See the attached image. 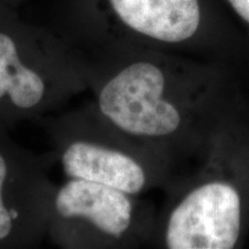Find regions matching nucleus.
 Wrapping results in <instances>:
<instances>
[{
	"label": "nucleus",
	"mask_w": 249,
	"mask_h": 249,
	"mask_svg": "<svg viewBox=\"0 0 249 249\" xmlns=\"http://www.w3.org/2000/svg\"><path fill=\"white\" fill-rule=\"evenodd\" d=\"M7 130L0 121V249L37 248L48 238L53 156L20 147Z\"/></svg>",
	"instance_id": "nucleus-6"
},
{
	"label": "nucleus",
	"mask_w": 249,
	"mask_h": 249,
	"mask_svg": "<svg viewBox=\"0 0 249 249\" xmlns=\"http://www.w3.org/2000/svg\"><path fill=\"white\" fill-rule=\"evenodd\" d=\"M244 204L226 179L200 177L171 200L155 222L150 242L169 249H231L241 235Z\"/></svg>",
	"instance_id": "nucleus-5"
},
{
	"label": "nucleus",
	"mask_w": 249,
	"mask_h": 249,
	"mask_svg": "<svg viewBox=\"0 0 249 249\" xmlns=\"http://www.w3.org/2000/svg\"><path fill=\"white\" fill-rule=\"evenodd\" d=\"M82 55L97 116L169 164L173 152L202 139L210 107L203 68L140 49Z\"/></svg>",
	"instance_id": "nucleus-1"
},
{
	"label": "nucleus",
	"mask_w": 249,
	"mask_h": 249,
	"mask_svg": "<svg viewBox=\"0 0 249 249\" xmlns=\"http://www.w3.org/2000/svg\"><path fill=\"white\" fill-rule=\"evenodd\" d=\"M39 123L67 179L98 182L136 196L166 182L169 164L108 126L90 103Z\"/></svg>",
	"instance_id": "nucleus-3"
},
{
	"label": "nucleus",
	"mask_w": 249,
	"mask_h": 249,
	"mask_svg": "<svg viewBox=\"0 0 249 249\" xmlns=\"http://www.w3.org/2000/svg\"><path fill=\"white\" fill-rule=\"evenodd\" d=\"M96 23L110 36L104 49H142L144 43L180 45L198 33V0H101Z\"/></svg>",
	"instance_id": "nucleus-7"
},
{
	"label": "nucleus",
	"mask_w": 249,
	"mask_h": 249,
	"mask_svg": "<svg viewBox=\"0 0 249 249\" xmlns=\"http://www.w3.org/2000/svg\"><path fill=\"white\" fill-rule=\"evenodd\" d=\"M14 1H15V0H0V2H4V4H7L9 6L13 4Z\"/></svg>",
	"instance_id": "nucleus-9"
},
{
	"label": "nucleus",
	"mask_w": 249,
	"mask_h": 249,
	"mask_svg": "<svg viewBox=\"0 0 249 249\" xmlns=\"http://www.w3.org/2000/svg\"><path fill=\"white\" fill-rule=\"evenodd\" d=\"M88 90L82 55L24 26L0 2V121H40Z\"/></svg>",
	"instance_id": "nucleus-2"
},
{
	"label": "nucleus",
	"mask_w": 249,
	"mask_h": 249,
	"mask_svg": "<svg viewBox=\"0 0 249 249\" xmlns=\"http://www.w3.org/2000/svg\"><path fill=\"white\" fill-rule=\"evenodd\" d=\"M229 2L239 17L249 24V0H229Z\"/></svg>",
	"instance_id": "nucleus-8"
},
{
	"label": "nucleus",
	"mask_w": 249,
	"mask_h": 249,
	"mask_svg": "<svg viewBox=\"0 0 249 249\" xmlns=\"http://www.w3.org/2000/svg\"><path fill=\"white\" fill-rule=\"evenodd\" d=\"M151 209L140 196L80 179L55 186L48 238L65 249H128L150 242Z\"/></svg>",
	"instance_id": "nucleus-4"
}]
</instances>
